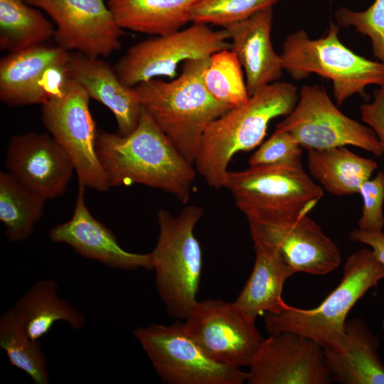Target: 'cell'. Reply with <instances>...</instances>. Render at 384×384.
<instances>
[{
	"instance_id": "cell-1",
	"label": "cell",
	"mask_w": 384,
	"mask_h": 384,
	"mask_svg": "<svg viewBox=\"0 0 384 384\" xmlns=\"http://www.w3.org/2000/svg\"><path fill=\"white\" fill-rule=\"evenodd\" d=\"M95 149L110 188L139 183L188 202L196 169L143 107L137 127L127 135L97 129Z\"/></svg>"
},
{
	"instance_id": "cell-2",
	"label": "cell",
	"mask_w": 384,
	"mask_h": 384,
	"mask_svg": "<svg viewBox=\"0 0 384 384\" xmlns=\"http://www.w3.org/2000/svg\"><path fill=\"white\" fill-rule=\"evenodd\" d=\"M298 100L296 86L277 81L216 118L203 135L193 164L196 172L210 187L225 188L233 156L260 146L271 120L290 114Z\"/></svg>"
},
{
	"instance_id": "cell-3",
	"label": "cell",
	"mask_w": 384,
	"mask_h": 384,
	"mask_svg": "<svg viewBox=\"0 0 384 384\" xmlns=\"http://www.w3.org/2000/svg\"><path fill=\"white\" fill-rule=\"evenodd\" d=\"M209 62L210 58L187 60L173 80L156 78L133 87L142 107L193 165L208 125L232 108L214 99L204 86Z\"/></svg>"
},
{
	"instance_id": "cell-4",
	"label": "cell",
	"mask_w": 384,
	"mask_h": 384,
	"mask_svg": "<svg viewBox=\"0 0 384 384\" xmlns=\"http://www.w3.org/2000/svg\"><path fill=\"white\" fill-rule=\"evenodd\" d=\"M384 279V265L372 249L361 248L345 261L338 286L317 306L300 309L287 304L278 313H266L267 332H292L308 338L323 349L342 339L348 312L372 287Z\"/></svg>"
},
{
	"instance_id": "cell-5",
	"label": "cell",
	"mask_w": 384,
	"mask_h": 384,
	"mask_svg": "<svg viewBox=\"0 0 384 384\" xmlns=\"http://www.w3.org/2000/svg\"><path fill=\"white\" fill-rule=\"evenodd\" d=\"M204 214L197 206L184 208L178 215L157 212L159 236L150 252L158 294L168 314L186 319L198 302L203 268L202 250L194 228Z\"/></svg>"
},
{
	"instance_id": "cell-6",
	"label": "cell",
	"mask_w": 384,
	"mask_h": 384,
	"mask_svg": "<svg viewBox=\"0 0 384 384\" xmlns=\"http://www.w3.org/2000/svg\"><path fill=\"white\" fill-rule=\"evenodd\" d=\"M338 25L331 23L328 32L311 39L304 30L291 33L279 54L283 70L293 79L315 73L330 80L337 105L354 95L365 96L369 85L384 86V65L353 52L339 40Z\"/></svg>"
},
{
	"instance_id": "cell-7",
	"label": "cell",
	"mask_w": 384,
	"mask_h": 384,
	"mask_svg": "<svg viewBox=\"0 0 384 384\" xmlns=\"http://www.w3.org/2000/svg\"><path fill=\"white\" fill-rule=\"evenodd\" d=\"M225 188L247 220L309 213L324 196L323 188L306 173L302 159L228 171Z\"/></svg>"
},
{
	"instance_id": "cell-8",
	"label": "cell",
	"mask_w": 384,
	"mask_h": 384,
	"mask_svg": "<svg viewBox=\"0 0 384 384\" xmlns=\"http://www.w3.org/2000/svg\"><path fill=\"white\" fill-rule=\"evenodd\" d=\"M162 382L168 384H242L247 372L210 358L187 333L184 323L151 324L133 331Z\"/></svg>"
},
{
	"instance_id": "cell-9",
	"label": "cell",
	"mask_w": 384,
	"mask_h": 384,
	"mask_svg": "<svg viewBox=\"0 0 384 384\" xmlns=\"http://www.w3.org/2000/svg\"><path fill=\"white\" fill-rule=\"evenodd\" d=\"M228 38L225 28L215 31L207 25L192 23L186 28L134 45L114 68L121 82L132 87L159 77L176 78L181 62L210 58L229 49Z\"/></svg>"
},
{
	"instance_id": "cell-10",
	"label": "cell",
	"mask_w": 384,
	"mask_h": 384,
	"mask_svg": "<svg viewBox=\"0 0 384 384\" xmlns=\"http://www.w3.org/2000/svg\"><path fill=\"white\" fill-rule=\"evenodd\" d=\"M90 98L85 90L70 78L61 92L41 105L42 122L70 156L78 183L107 192L110 186L96 152L97 129L90 113Z\"/></svg>"
},
{
	"instance_id": "cell-11",
	"label": "cell",
	"mask_w": 384,
	"mask_h": 384,
	"mask_svg": "<svg viewBox=\"0 0 384 384\" xmlns=\"http://www.w3.org/2000/svg\"><path fill=\"white\" fill-rule=\"evenodd\" d=\"M276 128L289 133L306 150L353 146L383 156L373 129L345 115L317 85L301 88L295 107Z\"/></svg>"
},
{
	"instance_id": "cell-12",
	"label": "cell",
	"mask_w": 384,
	"mask_h": 384,
	"mask_svg": "<svg viewBox=\"0 0 384 384\" xmlns=\"http://www.w3.org/2000/svg\"><path fill=\"white\" fill-rule=\"evenodd\" d=\"M183 323L203 351L224 365L249 367L264 341L255 320L233 302L198 301Z\"/></svg>"
},
{
	"instance_id": "cell-13",
	"label": "cell",
	"mask_w": 384,
	"mask_h": 384,
	"mask_svg": "<svg viewBox=\"0 0 384 384\" xmlns=\"http://www.w3.org/2000/svg\"><path fill=\"white\" fill-rule=\"evenodd\" d=\"M307 215L300 212L247 220L251 238L275 248L294 273L325 275L338 267L341 251Z\"/></svg>"
},
{
	"instance_id": "cell-14",
	"label": "cell",
	"mask_w": 384,
	"mask_h": 384,
	"mask_svg": "<svg viewBox=\"0 0 384 384\" xmlns=\"http://www.w3.org/2000/svg\"><path fill=\"white\" fill-rule=\"evenodd\" d=\"M54 22L57 46L91 58L107 57L120 49L122 30L107 0H26Z\"/></svg>"
},
{
	"instance_id": "cell-15",
	"label": "cell",
	"mask_w": 384,
	"mask_h": 384,
	"mask_svg": "<svg viewBox=\"0 0 384 384\" xmlns=\"http://www.w3.org/2000/svg\"><path fill=\"white\" fill-rule=\"evenodd\" d=\"M70 53L43 44L9 53L0 61V100L10 107L43 104L70 78Z\"/></svg>"
},
{
	"instance_id": "cell-16",
	"label": "cell",
	"mask_w": 384,
	"mask_h": 384,
	"mask_svg": "<svg viewBox=\"0 0 384 384\" xmlns=\"http://www.w3.org/2000/svg\"><path fill=\"white\" fill-rule=\"evenodd\" d=\"M247 372L248 384H327L331 382L323 348L292 332L264 338Z\"/></svg>"
},
{
	"instance_id": "cell-17",
	"label": "cell",
	"mask_w": 384,
	"mask_h": 384,
	"mask_svg": "<svg viewBox=\"0 0 384 384\" xmlns=\"http://www.w3.org/2000/svg\"><path fill=\"white\" fill-rule=\"evenodd\" d=\"M6 171L46 199L62 196L75 171L66 151L50 134L14 136L6 149Z\"/></svg>"
},
{
	"instance_id": "cell-18",
	"label": "cell",
	"mask_w": 384,
	"mask_h": 384,
	"mask_svg": "<svg viewBox=\"0 0 384 384\" xmlns=\"http://www.w3.org/2000/svg\"><path fill=\"white\" fill-rule=\"evenodd\" d=\"M85 188L78 183L72 217L53 226L49 231V238L66 244L81 256L110 268L152 270L150 253H133L124 250L114 233L92 215L85 203Z\"/></svg>"
},
{
	"instance_id": "cell-19",
	"label": "cell",
	"mask_w": 384,
	"mask_h": 384,
	"mask_svg": "<svg viewBox=\"0 0 384 384\" xmlns=\"http://www.w3.org/2000/svg\"><path fill=\"white\" fill-rule=\"evenodd\" d=\"M272 21L273 7H269L225 28L232 41L230 50L244 69L250 97L282 75L280 56L271 41Z\"/></svg>"
},
{
	"instance_id": "cell-20",
	"label": "cell",
	"mask_w": 384,
	"mask_h": 384,
	"mask_svg": "<svg viewBox=\"0 0 384 384\" xmlns=\"http://www.w3.org/2000/svg\"><path fill=\"white\" fill-rule=\"evenodd\" d=\"M70 78L77 81L93 98L114 114L118 134L127 135L137 126L142 112L137 94L132 87L124 85L115 70L100 58L70 53L68 62Z\"/></svg>"
},
{
	"instance_id": "cell-21",
	"label": "cell",
	"mask_w": 384,
	"mask_h": 384,
	"mask_svg": "<svg viewBox=\"0 0 384 384\" xmlns=\"http://www.w3.org/2000/svg\"><path fill=\"white\" fill-rule=\"evenodd\" d=\"M378 348V339L362 319L346 321L341 341L323 349L331 381L384 384V364Z\"/></svg>"
},
{
	"instance_id": "cell-22",
	"label": "cell",
	"mask_w": 384,
	"mask_h": 384,
	"mask_svg": "<svg viewBox=\"0 0 384 384\" xmlns=\"http://www.w3.org/2000/svg\"><path fill=\"white\" fill-rule=\"evenodd\" d=\"M252 241L254 266L233 302L256 320L264 312L274 314L286 308L287 304L282 297L284 284L295 273L275 248L260 240Z\"/></svg>"
},
{
	"instance_id": "cell-23",
	"label": "cell",
	"mask_w": 384,
	"mask_h": 384,
	"mask_svg": "<svg viewBox=\"0 0 384 384\" xmlns=\"http://www.w3.org/2000/svg\"><path fill=\"white\" fill-rule=\"evenodd\" d=\"M201 0H107L122 29L162 36L182 29Z\"/></svg>"
},
{
	"instance_id": "cell-24",
	"label": "cell",
	"mask_w": 384,
	"mask_h": 384,
	"mask_svg": "<svg viewBox=\"0 0 384 384\" xmlns=\"http://www.w3.org/2000/svg\"><path fill=\"white\" fill-rule=\"evenodd\" d=\"M307 151L309 174L323 190L336 196L358 193L378 168L374 160L361 156L346 146Z\"/></svg>"
},
{
	"instance_id": "cell-25",
	"label": "cell",
	"mask_w": 384,
	"mask_h": 384,
	"mask_svg": "<svg viewBox=\"0 0 384 384\" xmlns=\"http://www.w3.org/2000/svg\"><path fill=\"white\" fill-rule=\"evenodd\" d=\"M58 288L53 279H39L14 306L27 335L33 341H39L58 321L67 322L76 331L85 326L83 314L58 295Z\"/></svg>"
},
{
	"instance_id": "cell-26",
	"label": "cell",
	"mask_w": 384,
	"mask_h": 384,
	"mask_svg": "<svg viewBox=\"0 0 384 384\" xmlns=\"http://www.w3.org/2000/svg\"><path fill=\"white\" fill-rule=\"evenodd\" d=\"M34 7L26 0H0L1 50L17 52L54 38L53 24Z\"/></svg>"
},
{
	"instance_id": "cell-27",
	"label": "cell",
	"mask_w": 384,
	"mask_h": 384,
	"mask_svg": "<svg viewBox=\"0 0 384 384\" xmlns=\"http://www.w3.org/2000/svg\"><path fill=\"white\" fill-rule=\"evenodd\" d=\"M46 200L8 171L0 172V221L8 240L19 242L32 235Z\"/></svg>"
},
{
	"instance_id": "cell-28",
	"label": "cell",
	"mask_w": 384,
	"mask_h": 384,
	"mask_svg": "<svg viewBox=\"0 0 384 384\" xmlns=\"http://www.w3.org/2000/svg\"><path fill=\"white\" fill-rule=\"evenodd\" d=\"M0 348L10 363L23 370L34 383H49L48 361L41 342L28 337L14 306L0 317Z\"/></svg>"
},
{
	"instance_id": "cell-29",
	"label": "cell",
	"mask_w": 384,
	"mask_h": 384,
	"mask_svg": "<svg viewBox=\"0 0 384 384\" xmlns=\"http://www.w3.org/2000/svg\"><path fill=\"white\" fill-rule=\"evenodd\" d=\"M203 81L214 99L230 107L246 102L250 97L242 66L230 48L218 51L210 57Z\"/></svg>"
},
{
	"instance_id": "cell-30",
	"label": "cell",
	"mask_w": 384,
	"mask_h": 384,
	"mask_svg": "<svg viewBox=\"0 0 384 384\" xmlns=\"http://www.w3.org/2000/svg\"><path fill=\"white\" fill-rule=\"evenodd\" d=\"M279 0H201L193 8L191 22L223 28L255 13L273 7Z\"/></svg>"
},
{
	"instance_id": "cell-31",
	"label": "cell",
	"mask_w": 384,
	"mask_h": 384,
	"mask_svg": "<svg viewBox=\"0 0 384 384\" xmlns=\"http://www.w3.org/2000/svg\"><path fill=\"white\" fill-rule=\"evenodd\" d=\"M338 26L353 27L370 38L374 56L384 65V0H375L362 11L341 7L335 11Z\"/></svg>"
},
{
	"instance_id": "cell-32",
	"label": "cell",
	"mask_w": 384,
	"mask_h": 384,
	"mask_svg": "<svg viewBox=\"0 0 384 384\" xmlns=\"http://www.w3.org/2000/svg\"><path fill=\"white\" fill-rule=\"evenodd\" d=\"M302 148L287 132L276 128L251 155L250 166L277 165L302 159Z\"/></svg>"
},
{
	"instance_id": "cell-33",
	"label": "cell",
	"mask_w": 384,
	"mask_h": 384,
	"mask_svg": "<svg viewBox=\"0 0 384 384\" xmlns=\"http://www.w3.org/2000/svg\"><path fill=\"white\" fill-rule=\"evenodd\" d=\"M358 193L363 199L358 229L365 231H383L384 228V172L379 171L375 178L366 181Z\"/></svg>"
},
{
	"instance_id": "cell-34",
	"label": "cell",
	"mask_w": 384,
	"mask_h": 384,
	"mask_svg": "<svg viewBox=\"0 0 384 384\" xmlns=\"http://www.w3.org/2000/svg\"><path fill=\"white\" fill-rule=\"evenodd\" d=\"M361 119L375 132L384 157V86L373 92V100L360 107Z\"/></svg>"
},
{
	"instance_id": "cell-35",
	"label": "cell",
	"mask_w": 384,
	"mask_h": 384,
	"mask_svg": "<svg viewBox=\"0 0 384 384\" xmlns=\"http://www.w3.org/2000/svg\"><path fill=\"white\" fill-rule=\"evenodd\" d=\"M350 240L370 246L376 257L384 265V232L365 231L358 228L349 235Z\"/></svg>"
},
{
	"instance_id": "cell-36",
	"label": "cell",
	"mask_w": 384,
	"mask_h": 384,
	"mask_svg": "<svg viewBox=\"0 0 384 384\" xmlns=\"http://www.w3.org/2000/svg\"><path fill=\"white\" fill-rule=\"evenodd\" d=\"M383 329H384V321H383Z\"/></svg>"
}]
</instances>
